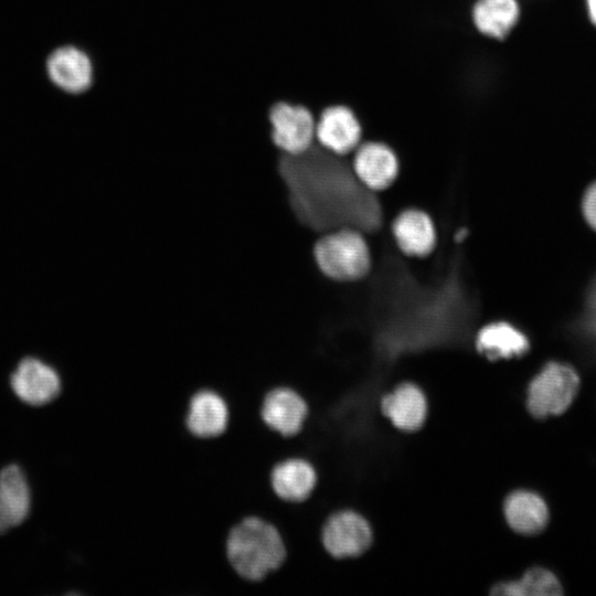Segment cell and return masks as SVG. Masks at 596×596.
Segmentation results:
<instances>
[{
	"label": "cell",
	"mask_w": 596,
	"mask_h": 596,
	"mask_svg": "<svg viewBox=\"0 0 596 596\" xmlns=\"http://www.w3.org/2000/svg\"><path fill=\"white\" fill-rule=\"evenodd\" d=\"M504 514L509 525L522 534H535L544 529L549 519L545 502L530 491H515L504 503Z\"/></svg>",
	"instance_id": "obj_18"
},
{
	"label": "cell",
	"mask_w": 596,
	"mask_h": 596,
	"mask_svg": "<svg viewBox=\"0 0 596 596\" xmlns=\"http://www.w3.org/2000/svg\"><path fill=\"white\" fill-rule=\"evenodd\" d=\"M400 163L395 151L386 143L368 141L355 149L352 170L370 191L389 188L397 178Z\"/></svg>",
	"instance_id": "obj_10"
},
{
	"label": "cell",
	"mask_w": 596,
	"mask_h": 596,
	"mask_svg": "<svg viewBox=\"0 0 596 596\" xmlns=\"http://www.w3.org/2000/svg\"><path fill=\"white\" fill-rule=\"evenodd\" d=\"M278 170L292 211L308 227L328 232L349 226L371 232L382 225V207L374 192L340 156L311 146L301 153H283Z\"/></svg>",
	"instance_id": "obj_1"
},
{
	"label": "cell",
	"mask_w": 596,
	"mask_h": 596,
	"mask_svg": "<svg viewBox=\"0 0 596 596\" xmlns=\"http://www.w3.org/2000/svg\"><path fill=\"white\" fill-rule=\"evenodd\" d=\"M392 234L398 248L408 256L425 257L436 245L434 222L419 209L402 211L392 223Z\"/></svg>",
	"instance_id": "obj_14"
},
{
	"label": "cell",
	"mask_w": 596,
	"mask_h": 596,
	"mask_svg": "<svg viewBox=\"0 0 596 596\" xmlns=\"http://www.w3.org/2000/svg\"><path fill=\"white\" fill-rule=\"evenodd\" d=\"M58 373L44 361L28 356L12 372L10 386L14 395L30 406H43L61 392Z\"/></svg>",
	"instance_id": "obj_8"
},
{
	"label": "cell",
	"mask_w": 596,
	"mask_h": 596,
	"mask_svg": "<svg viewBox=\"0 0 596 596\" xmlns=\"http://www.w3.org/2000/svg\"><path fill=\"white\" fill-rule=\"evenodd\" d=\"M583 213L587 223L596 230V182L584 194Z\"/></svg>",
	"instance_id": "obj_22"
},
{
	"label": "cell",
	"mask_w": 596,
	"mask_h": 596,
	"mask_svg": "<svg viewBox=\"0 0 596 596\" xmlns=\"http://www.w3.org/2000/svg\"><path fill=\"white\" fill-rule=\"evenodd\" d=\"M269 481L274 493L280 500L300 503L315 492L318 475L309 460L301 456H291L274 465Z\"/></svg>",
	"instance_id": "obj_12"
},
{
	"label": "cell",
	"mask_w": 596,
	"mask_h": 596,
	"mask_svg": "<svg viewBox=\"0 0 596 596\" xmlns=\"http://www.w3.org/2000/svg\"><path fill=\"white\" fill-rule=\"evenodd\" d=\"M563 593L557 578L547 570L532 568L517 582L493 587V595L503 596H557Z\"/></svg>",
	"instance_id": "obj_20"
},
{
	"label": "cell",
	"mask_w": 596,
	"mask_h": 596,
	"mask_svg": "<svg viewBox=\"0 0 596 596\" xmlns=\"http://www.w3.org/2000/svg\"><path fill=\"white\" fill-rule=\"evenodd\" d=\"M476 345L488 358L520 356L529 350L526 336L507 321H493L477 333Z\"/></svg>",
	"instance_id": "obj_17"
},
{
	"label": "cell",
	"mask_w": 596,
	"mask_h": 596,
	"mask_svg": "<svg viewBox=\"0 0 596 596\" xmlns=\"http://www.w3.org/2000/svg\"><path fill=\"white\" fill-rule=\"evenodd\" d=\"M225 553L234 572L244 581L255 583L284 563L286 546L273 523L257 515H248L230 530Z\"/></svg>",
	"instance_id": "obj_2"
},
{
	"label": "cell",
	"mask_w": 596,
	"mask_h": 596,
	"mask_svg": "<svg viewBox=\"0 0 596 596\" xmlns=\"http://www.w3.org/2000/svg\"><path fill=\"white\" fill-rule=\"evenodd\" d=\"M520 17L517 0H478L472 9L477 30L491 39L502 40L514 28Z\"/></svg>",
	"instance_id": "obj_19"
},
{
	"label": "cell",
	"mask_w": 596,
	"mask_h": 596,
	"mask_svg": "<svg viewBox=\"0 0 596 596\" xmlns=\"http://www.w3.org/2000/svg\"><path fill=\"white\" fill-rule=\"evenodd\" d=\"M230 422L226 400L215 390L200 389L189 398L184 425L196 438H215L225 433Z\"/></svg>",
	"instance_id": "obj_9"
},
{
	"label": "cell",
	"mask_w": 596,
	"mask_h": 596,
	"mask_svg": "<svg viewBox=\"0 0 596 596\" xmlns=\"http://www.w3.org/2000/svg\"><path fill=\"white\" fill-rule=\"evenodd\" d=\"M309 417V404L297 390L279 385L264 395L260 418L273 432L283 437L297 436Z\"/></svg>",
	"instance_id": "obj_5"
},
{
	"label": "cell",
	"mask_w": 596,
	"mask_h": 596,
	"mask_svg": "<svg viewBox=\"0 0 596 596\" xmlns=\"http://www.w3.org/2000/svg\"><path fill=\"white\" fill-rule=\"evenodd\" d=\"M319 269L338 281H355L371 270L372 257L364 232L349 226L326 232L313 247Z\"/></svg>",
	"instance_id": "obj_3"
},
{
	"label": "cell",
	"mask_w": 596,
	"mask_h": 596,
	"mask_svg": "<svg viewBox=\"0 0 596 596\" xmlns=\"http://www.w3.org/2000/svg\"><path fill=\"white\" fill-rule=\"evenodd\" d=\"M382 411L397 428L415 430L424 423L426 401L416 385L405 383L383 398Z\"/></svg>",
	"instance_id": "obj_16"
},
{
	"label": "cell",
	"mask_w": 596,
	"mask_h": 596,
	"mask_svg": "<svg viewBox=\"0 0 596 596\" xmlns=\"http://www.w3.org/2000/svg\"><path fill=\"white\" fill-rule=\"evenodd\" d=\"M361 136L358 117L343 105L326 108L316 124V137L321 147L340 157L355 150Z\"/></svg>",
	"instance_id": "obj_11"
},
{
	"label": "cell",
	"mask_w": 596,
	"mask_h": 596,
	"mask_svg": "<svg viewBox=\"0 0 596 596\" xmlns=\"http://www.w3.org/2000/svg\"><path fill=\"white\" fill-rule=\"evenodd\" d=\"M371 538L368 522L352 511L330 515L320 531L322 547L334 558L361 554L369 547Z\"/></svg>",
	"instance_id": "obj_7"
},
{
	"label": "cell",
	"mask_w": 596,
	"mask_h": 596,
	"mask_svg": "<svg viewBox=\"0 0 596 596\" xmlns=\"http://www.w3.org/2000/svg\"><path fill=\"white\" fill-rule=\"evenodd\" d=\"M586 8L590 21L596 25V0H586Z\"/></svg>",
	"instance_id": "obj_23"
},
{
	"label": "cell",
	"mask_w": 596,
	"mask_h": 596,
	"mask_svg": "<svg viewBox=\"0 0 596 596\" xmlns=\"http://www.w3.org/2000/svg\"><path fill=\"white\" fill-rule=\"evenodd\" d=\"M274 143L285 155H297L312 146L316 124L311 113L302 107L278 103L269 113Z\"/></svg>",
	"instance_id": "obj_6"
},
{
	"label": "cell",
	"mask_w": 596,
	"mask_h": 596,
	"mask_svg": "<svg viewBox=\"0 0 596 596\" xmlns=\"http://www.w3.org/2000/svg\"><path fill=\"white\" fill-rule=\"evenodd\" d=\"M582 332L596 344V277L586 295V310L578 321Z\"/></svg>",
	"instance_id": "obj_21"
},
{
	"label": "cell",
	"mask_w": 596,
	"mask_h": 596,
	"mask_svg": "<svg viewBox=\"0 0 596 596\" xmlns=\"http://www.w3.org/2000/svg\"><path fill=\"white\" fill-rule=\"evenodd\" d=\"M31 508V492L23 470L14 464L0 471V532L21 524Z\"/></svg>",
	"instance_id": "obj_15"
},
{
	"label": "cell",
	"mask_w": 596,
	"mask_h": 596,
	"mask_svg": "<svg viewBox=\"0 0 596 596\" xmlns=\"http://www.w3.org/2000/svg\"><path fill=\"white\" fill-rule=\"evenodd\" d=\"M49 77L62 91L81 94L93 82V65L88 55L75 46H62L46 61Z\"/></svg>",
	"instance_id": "obj_13"
},
{
	"label": "cell",
	"mask_w": 596,
	"mask_h": 596,
	"mask_svg": "<svg viewBox=\"0 0 596 596\" xmlns=\"http://www.w3.org/2000/svg\"><path fill=\"white\" fill-rule=\"evenodd\" d=\"M578 385L579 379L573 368L550 362L529 385L528 408L535 417L561 414L572 404Z\"/></svg>",
	"instance_id": "obj_4"
}]
</instances>
